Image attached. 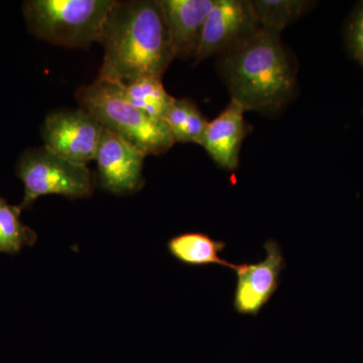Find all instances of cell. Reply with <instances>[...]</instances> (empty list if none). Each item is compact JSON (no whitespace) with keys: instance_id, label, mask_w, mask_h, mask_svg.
<instances>
[{"instance_id":"cell-4","label":"cell","mask_w":363,"mask_h":363,"mask_svg":"<svg viewBox=\"0 0 363 363\" xmlns=\"http://www.w3.org/2000/svg\"><path fill=\"white\" fill-rule=\"evenodd\" d=\"M116 0H30L23 13L30 33L62 47L101 43Z\"/></svg>"},{"instance_id":"cell-9","label":"cell","mask_w":363,"mask_h":363,"mask_svg":"<svg viewBox=\"0 0 363 363\" xmlns=\"http://www.w3.org/2000/svg\"><path fill=\"white\" fill-rule=\"evenodd\" d=\"M266 259L257 264H234L238 276L233 307L240 315L257 316L278 290L281 272L286 262L281 247L276 240L264 245Z\"/></svg>"},{"instance_id":"cell-10","label":"cell","mask_w":363,"mask_h":363,"mask_svg":"<svg viewBox=\"0 0 363 363\" xmlns=\"http://www.w3.org/2000/svg\"><path fill=\"white\" fill-rule=\"evenodd\" d=\"M245 109L231 100L226 108L208 121L201 145L219 168L235 171L240 164L241 145L250 133L245 119Z\"/></svg>"},{"instance_id":"cell-6","label":"cell","mask_w":363,"mask_h":363,"mask_svg":"<svg viewBox=\"0 0 363 363\" xmlns=\"http://www.w3.org/2000/svg\"><path fill=\"white\" fill-rule=\"evenodd\" d=\"M259 30L252 1L215 0L213 9L208 14L203 28L195 63L236 51Z\"/></svg>"},{"instance_id":"cell-11","label":"cell","mask_w":363,"mask_h":363,"mask_svg":"<svg viewBox=\"0 0 363 363\" xmlns=\"http://www.w3.org/2000/svg\"><path fill=\"white\" fill-rule=\"evenodd\" d=\"M176 58L194 60L215 0H160Z\"/></svg>"},{"instance_id":"cell-16","label":"cell","mask_w":363,"mask_h":363,"mask_svg":"<svg viewBox=\"0 0 363 363\" xmlns=\"http://www.w3.org/2000/svg\"><path fill=\"white\" fill-rule=\"evenodd\" d=\"M21 211L0 197V253L16 255L38 240L37 233L21 220Z\"/></svg>"},{"instance_id":"cell-1","label":"cell","mask_w":363,"mask_h":363,"mask_svg":"<svg viewBox=\"0 0 363 363\" xmlns=\"http://www.w3.org/2000/svg\"><path fill=\"white\" fill-rule=\"evenodd\" d=\"M100 44L104 57L98 81L162 79L176 58L160 0L116 1Z\"/></svg>"},{"instance_id":"cell-12","label":"cell","mask_w":363,"mask_h":363,"mask_svg":"<svg viewBox=\"0 0 363 363\" xmlns=\"http://www.w3.org/2000/svg\"><path fill=\"white\" fill-rule=\"evenodd\" d=\"M169 252L174 259L189 267L220 266L233 269L234 264L220 257L225 242L215 240L202 233H185L168 241Z\"/></svg>"},{"instance_id":"cell-3","label":"cell","mask_w":363,"mask_h":363,"mask_svg":"<svg viewBox=\"0 0 363 363\" xmlns=\"http://www.w3.org/2000/svg\"><path fill=\"white\" fill-rule=\"evenodd\" d=\"M76 98L80 108L94 117L104 130L121 136L147 156L164 154L175 143L166 121L138 111L116 82L96 80L81 86Z\"/></svg>"},{"instance_id":"cell-8","label":"cell","mask_w":363,"mask_h":363,"mask_svg":"<svg viewBox=\"0 0 363 363\" xmlns=\"http://www.w3.org/2000/svg\"><path fill=\"white\" fill-rule=\"evenodd\" d=\"M147 155L121 136L104 130L95 161L100 187L111 194L138 192L145 185L143 164Z\"/></svg>"},{"instance_id":"cell-5","label":"cell","mask_w":363,"mask_h":363,"mask_svg":"<svg viewBox=\"0 0 363 363\" xmlns=\"http://www.w3.org/2000/svg\"><path fill=\"white\" fill-rule=\"evenodd\" d=\"M25 186V196L18 206H33L45 195H61L69 199L91 197L95 187L92 172L86 164L69 161L43 145L26 152L16 167Z\"/></svg>"},{"instance_id":"cell-2","label":"cell","mask_w":363,"mask_h":363,"mask_svg":"<svg viewBox=\"0 0 363 363\" xmlns=\"http://www.w3.org/2000/svg\"><path fill=\"white\" fill-rule=\"evenodd\" d=\"M279 35L260 28L240 49L219 57V74L231 100L245 111L274 113L292 96L295 67Z\"/></svg>"},{"instance_id":"cell-13","label":"cell","mask_w":363,"mask_h":363,"mask_svg":"<svg viewBox=\"0 0 363 363\" xmlns=\"http://www.w3.org/2000/svg\"><path fill=\"white\" fill-rule=\"evenodd\" d=\"M116 83L133 106L157 121H164V114L175 99L164 89L162 79L140 78L126 84Z\"/></svg>"},{"instance_id":"cell-14","label":"cell","mask_w":363,"mask_h":363,"mask_svg":"<svg viewBox=\"0 0 363 363\" xmlns=\"http://www.w3.org/2000/svg\"><path fill=\"white\" fill-rule=\"evenodd\" d=\"M164 121L175 143L201 145L208 121L192 100L175 98L164 114Z\"/></svg>"},{"instance_id":"cell-7","label":"cell","mask_w":363,"mask_h":363,"mask_svg":"<svg viewBox=\"0 0 363 363\" xmlns=\"http://www.w3.org/2000/svg\"><path fill=\"white\" fill-rule=\"evenodd\" d=\"M104 126L82 108L52 112L42 126L45 145L77 164L95 160Z\"/></svg>"},{"instance_id":"cell-17","label":"cell","mask_w":363,"mask_h":363,"mask_svg":"<svg viewBox=\"0 0 363 363\" xmlns=\"http://www.w3.org/2000/svg\"><path fill=\"white\" fill-rule=\"evenodd\" d=\"M347 42L353 58L363 67V2L351 16L347 30Z\"/></svg>"},{"instance_id":"cell-15","label":"cell","mask_w":363,"mask_h":363,"mask_svg":"<svg viewBox=\"0 0 363 363\" xmlns=\"http://www.w3.org/2000/svg\"><path fill=\"white\" fill-rule=\"evenodd\" d=\"M253 11L262 30L281 33L307 11L312 2L306 0H253Z\"/></svg>"}]
</instances>
